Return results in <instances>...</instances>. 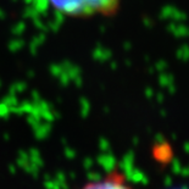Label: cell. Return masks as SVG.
<instances>
[{
    "instance_id": "obj_2",
    "label": "cell",
    "mask_w": 189,
    "mask_h": 189,
    "mask_svg": "<svg viewBox=\"0 0 189 189\" xmlns=\"http://www.w3.org/2000/svg\"><path fill=\"white\" fill-rule=\"evenodd\" d=\"M79 189H135L128 181L126 173L112 168L106 175L86 182Z\"/></svg>"
},
{
    "instance_id": "obj_1",
    "label": "cell",
    "mask_w": 189,
    "mask_h": 189,
    "mask_svg": "<svg viewBox=\"0 0 189 189\" xmlns=\"http://www.w3.org/2000/svg\"><path fill=\"white\" fill-rule=\"evenodd\" d=\"M122 0H46L60 15L70 18H92L115 16Z\"/></svg>"
}]
</instances>
